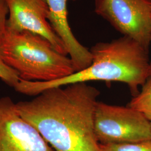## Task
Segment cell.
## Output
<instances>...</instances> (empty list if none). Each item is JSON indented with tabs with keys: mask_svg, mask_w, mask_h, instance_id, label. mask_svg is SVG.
<instances>
[{
	"mask_svg": "<svg viewBox=\"0 0 151 151\" xmlns=\"http://www.w3.org/2000/svg\"><path fill=\"white\" fill-rule=\"evenodd\" d=\"M99 95L96 87L77 83L45 90L15 108L54 151H101L94 129Z\"/></svg>",
	"mask_w": 151,
	"mask_h": 151,
	"instance_id": "cell-1",
	"label": "cell"
},
{
	"mask_svg": "<svg viewBox=\"0 0 151 151\" xmlns=\"http://www.w3.org/2000/svg\"><path fill=\"white\" fill-rule=\"evenodd\" d=\"M91 64L73 74L50 81L20 80L14 88L28 96H37L51 88L88 81L120 82L128 85L133 96L149 77V51L133 39L123 36L92 46Z\"/></svg>",
	"mask_w": 151,
	"mask_h": 151,
	"instance_id": "cell-2",
	"label": "cell"
},
{
	"mask_svg": "<svg viewBox=\"0 0 151 151\" xmlns=\"http://www.w3.org/2000/svg\"><path fill=\"white\" fill-rule=\"evenodd\" d=\"M0 54L25 81H53L76 72L70 57L57 51L45 38L27 31L6 27L0 39Z\"/></svg>",
	"mask_w": 151,
	"mask_h": 151,
	"instance_id": "cell-3",
	"label": "cell"
},
{
	"mask_svg": "<svg viewBox=\"0 0 151 151\" xmlns=\"http://www.w3.org/2000/svg\"><path fill=\"white\" fill-rule=\"evenodd\" d=\"M94 129L99 143L151 140V122L137 110L97 102Z\"/></svg>",
	"mask_w": 151,
	"mask_h": 151,
	"instance_id": "cell-4",
	"label": "cell"
},
{
	"mask_svg": "<svg viewBox=\"0 0 151 151\" xmlns=\"http://www.w3.org/2000/svg\"><path fill=\"white\" fill-rule=\"evenodd\" d=\"M95 11L116 30L149 51L151 0H95Z\"/></svg>",
	"mask_w": 151,
	"mask_h": 151,
	"instance_id": "cell-5",
	"label": "cell"
},
{
	"mask_svg": "<svg viewBox=\"0 0 151 151\" xmlns=\"http://www.w3.org/2000/svg\"><path fill=\"white\" fill-rule=\"evenodd\" d=\"M0 151H55L5 97L0 99Z\"/></svg>",
	"mask_w": 151,
	"mask_h": 151,
	"instance_id": "cell-6",
	"label": "cell"
},
{
	"mask_svg": "<svg viewBox=\"0 0 151 151\" xmlns=\"http://www.w3.org/2000/svg\"><path fill=\"white\" fill-rule=\"evenodd\" d=\"M9 9L7 27L27 31L43 37L60 54L67 55L65 44L48 21L47 0H6Z\"/></svg>",
	"mask_w": 151,
	"mask_h": 151,
	"instance_id": "cell-7",
	"label": "cell"
},
{
	"mask_svg": "<svg viewBox=\"0 0 151 151\" xmlns=\"http://www.w3.org/2000/svg\"><path fill=\"white\" fill-rule=\"evenodd\" d=\"M47 1L48 6V21L54 32L65 44L76 72L86 68L91 64V53L90 50L78 41L70 29L67 11V3L70 0Z\"/></svg>",
	"mask_w": 151,
	"mask_h": 151,
	"instance_id": "cell-8",
	"label": "cell"
},
{
	"mask_svg": "<svg viewBox=\"0 0 151 151\" xmlns=\"http://www.w3.org/2000/svg\"><path fill=\"white\" fill-rule=\"evenodd\" d=\"M142 114L151 122V76L142 86L139 93L133 96L128 105Z\"/></svg>",
	"mask_w": 151,
	"mask_h": 151,
	"instance_id": "cell-9",
	"label": "cell"
},
{
	"mask_svg": "<svg viewBox=\"0 0 151 151\" xmlns=\"http://www.w3.org/2000/svg\"><path fill=\"white\" fill-rule=\"evenodd\" d=\"M101 151H151V140L120 143H99Z\"/></svg>",
	"mask_w": 151,
	"mask_h": 151,
	"instance_id": "cell-10",
	"label": "cell"
},
{
	"mask_svg": "<svg viewBox=\"0 0 151 151\" xmlns=\"http://www.w3.org/2000/svg\"><path fill=\"white\" fill-rule=\"evenodd\" d=\"M0 78L10 86L15 87L21 78L16 70L7 65L0 54Z\"/></svg>",
	"mask_w": 151,
	"mask_h": 151,
	"instance_id": "cell-11",
	"label": "cell"
},
{
	"mask_svg": "<svg viewBox=\"0 0 151 151\" xmlns=\"http://www.w3.org/2000/svg\"><path fill=\"white\" fill-rule=\"evenodd\" d=\"M9 9L6 0H0V39L5 32Z\"/></svg>",
	"mask_w": 151,
	"mask_h": 151,
	"instance_id": "cell-12",
	"label": "cell"
},
{
	"mask_svg": "<svg viewBox=\"0 0 151 151\" xmlns=\"http://www.w3.org/2000/svg\"><path fill=\"white\" fill-rule=\"evenodd\" d=\"M151 76V62H150V68H149V76Z\"/></svg>",
	"mask_w": 151,
	"mask_h": 151,
	"instance_id": "cell-13",
	"label": "cell"
}]
</instances>
